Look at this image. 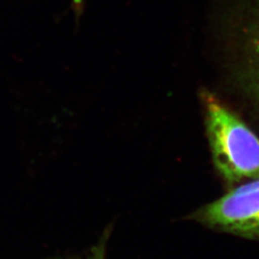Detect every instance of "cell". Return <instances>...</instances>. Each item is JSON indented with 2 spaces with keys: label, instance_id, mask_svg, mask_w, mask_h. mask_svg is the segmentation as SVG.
Returning a JSON list of instances; mask_svg holds the SVG:
<instances>
[{
  "label": "cell",
  "instance_id": "7a4b0ae2",
  "mask_svg": "<svg viewBox=\"0 0 259 259\" xmlns=\"http://www.w3.org/2000/svg\"><path fill=\"white\" fill-rule=\"evenodd\" d=\"M191 217L215 231L259 239V178L234 185L228 193L201 207Z\"/></svg>",
  "mask_w": 259,
  "mask_h": 259
},
{
  "label": "cell",
  "instance_id": "5b68a950",
  "mask_svg": "<svg viewBox=\"0 0 259 259\" xmlns=\"http://www.w3.org/2000/svg\"><path fill=\"white\" fill-rule=\"evenodd\" d=\"M105 245L106 242L103 240L101 243H99V245L94 247L92 252L83 259H105Z\"/></svg>",
  "mask_w": 259,
  "mask_h": 259
},
{
  "label": "cell",
  "instance_id": "277c9868",
  "mask_svg": "<svg viewBox=\"0 0 259 259\" xmlns=\"http://www.w3.org/2000/svg\"><path fill=\"white\" fill-rule=\"evenodd\" d=\"M250 14H251V39L259 41V0L250 1Z\"/></svg>",
  "mask_w": 259,
  "mask_h": 259
},
{
  "label": "cell",
  "instance_id": "3957f363",
  "mask_svg": "<svg viewBox=\"0 0 259 259\" xmlns=\"http://www.w3.org/2000/svg\"><path fill=\"white\" fill-rule=\"evenodd\" d=\"M241 83L246 93L259 108V41L250 40V55L241 72Z\"/></svg>",
  "mask_w": 259,
  "mask_h": 259
},
{
  "label": "cell",
  "instance_id": "6da1fadb",
  "mask_svg": "<svg viewBox=\"0 0 259 259\" xmlns=\"http://www.w3.org/2000/svg\"><path fill=\"white\" fill-rule=\"evenodd\" d=\"M205 129L219 176L228 186L259 178V138L215 95L202 94Z\"/></svg>",
  "mask_w": 259,
  "mask_h": 259
}]
</instances>
